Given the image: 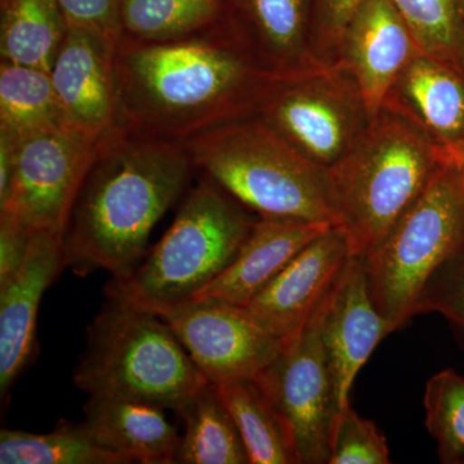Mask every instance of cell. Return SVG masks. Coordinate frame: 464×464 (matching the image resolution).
Masks as SVG:
<instances>
[{
	"instance_id": "obj_1",
	"label": "cell",
	"mask_w": 464,
	"mask_h": 464,
	"mask_svg": "<svg viewBox=\"0 0 464 464\" xmlns=\"http://www.w3.org/2000/svg\"><path fill=\"white\" fill-rule=\"evenodd\" d=\"M276 76L267 74L224 23L170 42L119 36L114 130L185 142L195 134L256 114Z\"/></svg>"
},
{
	"instance_id": "obj_2",
	"label": "cell",
	"mask_w": 464,
	"mask_h": 464,
	"mask_svg": "<svg viewBox=\"0 0 464 464\" xmlns=\"http://www.w3.org/2000/svg\"><path fill=\"white\" fill-rule=\"evenodd\" d=\"M195 170L183 142L118 130L101 137L61 237L66 267L102 268L112 277L133 270Z\"/></svg>"
},
{
	"instance_id": "obj_3",
	"label": "cell",
	"mask_w": 464,
	"mask_h": 464,
	"mask_svg": "<svg viewBox=\"0 0 464 464\" xmlns=\"http://www.w3.org/2000/svg\"><path fill=\"white\" fill-rule=\"evenodd\" d=\"M441 166L439 146L405 118L382 109L359 139L325 168L333 226L351 255L380 246Z\"/></svg>"
},
{
	"instance_id": "obj_4",
	"label": "cell",
	"mask_w": 464,
	"mask_h": 464,
	"mask_svg": "<svg viewBox=\"0 0 464 464\" xmlns=\"http://www.w3.org/2000/svg\"><path fill=\"white\" fill-rule=\"evenodd\" d=\"M105 295L88 328L75 386L90 398L133 400L177 413L209 382L157 314Z\"/></svg>"
},
{
	"instance_id": "obj_5",
	"label": "cell",
	"mask_w": 464,
	"mask_h": 464,
	"mask_svg": "<svg viewBox=\"0 0 464 464\" xmlns=\"http://www.w3.org/2000/svg\"><path fill=\"white\" fill-rule=\"evenodd\" d=\"M183 143L198 170L259 216L333 225L325 168L257 115L216 125Z\"/></svg>"
},
{
	"instance_id": "obj_6",
	"label": "cell",
	"mask_w": 464,
	"mask_h": 464,
	"mask_svg": "<svg viewBox=\"0 0 464 464\" xmlns=\"http://www.w3.org/2000/svg\"><path fill=\"white\" fill-rule=\"evenodd\" d=\"M204 176L142 265L112 277L105 295L159 314L195 297L237 257L256 219Z\"/></svg>"
},
{
	"instance_id": "obj_7",
	"label": "cell",
	"mask_w": 464,
	"mask_h": 464,
	"mask_svg": "<svg viewBox=\"0 0 464 464\" xmlns=\"http://www.w3.org/2000/svg\"><path fill=\"white\" fill-rule=\"evenodd\" d=\"M463 246L464 179L441 163L380 246L364 256L371 297L391 332L417 316L424 285Z\"/></svg>"
},
{
	"instance_id": "obj_8",
	"label": "cell",
	"mask_w": 464,
	"mask_h": 464,
	"mask_svg": "<svg viewBox=\"0 0 464 464\" xmlns=\"http://www.w3.org/2000/svg\"><path fill=\"white\" fill-rule=\"evenodd\" d=\"M256 115L323 168L337 161L372 121L359 85L340 63L275 79Z\"/></svg>"
},
{
	"instance_id": "obj_9",
	"label": "cell",
	"mask_w": 464,
	"mask_h": 464,
	"mask_svg": "<svg viewBox=\"0 0 464 464\" xmlns=\"http://www.w3.org/2000/svg\"><path fill=\"white\" fill-rule=\"evenodd\" d=\"M99 139L61 125L17 139L16 163L0 212L33 232L63 237Z\"/></svg>"
},
{
	"instance_id": "obj_10",
	"label": "cell",
	"mask_w": 464,
	"mask_h": 464,
	"mask_svg": "<svg viewBox=\"0 0 464 464\" xmlns=\"http://www.w3.org/2000/svg\"><path fill=\"white\" fill-rule=\"evenodd\" d=\"M295 438L299 464H329L331 433L341 411L328 357L308 323L256 378Z\"/></svg>"
},
{
	"instance_id": "obj_11",
	"label": "cell",
	"mask_w": 464,
	"mask_h": 464,
	"mask_svg": "<svg viewBox=\"0 0 464 464\" xmlns=\"http://www.w3.org/2000/svg\"><path fill=\"white\" fill-rule=\"evenodd\" d=\"M209 383L256 380L283 343L253 320L246 308L191 299L157 314Z\"/></svg>"
},
{
	"instance_id": "obj_12",
	"label": "cell",
	"mask_w": 464,
	"mask_h": 464,
	"mask_svg": "<svg viewBox=\"0 0 464 464\" xmlns=\"http://www.w3.org/2000/svg\"><path fill=\"white\" fill-rule=\"evenodd\" d=\"M308 323L315 326L325 350L342 411L350 406L360 369L392 333L371 297L364 256L350 258Z\"/></svg>"
},
{
	"instance_id": "obj_13",
	"label": "cell",
	"mask_w": 464,
	"mask_h": 464,
	"mask_svg": "<svg viewBox=\"0 0 464 464\" xmlns=\"http://www.w3.org/2000/svg\"><path fill=\"white\" fill-rule=\"evenodd\" d=\"M351 257L346 237L332 226L302 249L244 308L283 344L295 340Z\"/></svg>"
},
{
	"instance_id": "obj_14",
	"label": "cell",
	"mask_w": 464,
	"mask_h": 464,
	"mask_svg": "<svg viewBox=\"0 0 464 464\" xmlns=\"http://www.w3.org/2000/svg\"><path fill=\"white\" fill-rule=\"evenodd\" d=\"M116 41L97 30L67 27L51 69L63 124L94 139L115 128Z\"/></svg>"
},
{
	"instance_id": "obj_15",
	"label": "cell",
	"mask_w": 464,
	"mask_h": 464,
	"mask_svg": "<svg viewBox=\"0 0 464 464\" xmlns=\"http://www.w3.org/2000/svg\"><path fill=\"white\" fill-rule=\"evenodd\" d=\"M420 52L391 0H364L343 34L337 63L355 79L373 119L400 72Z\"/></svg>"
},
{
	"instance_id": "obj_16",
	"label": "cell",
	"mask_w": 464,
	"mask_h": 464,
	"mask_svg": "<svg viewBox=\"0 0 464 464\" xmlns=\"http://www.w3.org/2000/svg\"><path fill=\"white\" fill-rule=\"evenodd\" d=\"M61 237L34 232L25 265L0 289V396L3 401L29 365L36 344V320L45 290L65 270Z\"/></svg>"
},
{
	"instance_id": "obj_17",
	"label": "cell",
	"mask_w": 464,
	"mask_h": 464,
	"mask_svg": "<svg viewBox=\"0 0 464 464\" xmlns=\"http://www.w3.org/2000/svg\"><path fill=\"white\" fill-rule=\"evenodd\" d=\"M227 23L267 74L286 78L323 65L311 43L313 0H227Z\"/></svg>"
},
{
	"instance_id": "obj_18",
	"label": "cell",
	"mask_w": 464,
	"mask_h": 464,
	"mask_svg": "<svg viewBox=\"0 0 464 464\" xmlns=\"http://www.w3.org/2000/svg\"><path fill=\"white\" fill-rule=\"evenodd\" d=\"M332 226L325 222L259 217L234 261L192 299L248 306L302 249Z\"/></svg>"
},
{
	"instance_id": "obj_19",
	"label": "cell",
	"mask_w": 464,
	"mask_h": 464,
	"mask_svg": "<svg viewBox=\"0 0 464 464\" xmlns=\"http://www.w3.org/2000/svg\"><path fill=\"white\" fill-rule=\"evenodd\" d=\"M383 108L411 121L439 148L464 141V75L423 52L400 72Z\"/></svg>"
},
{
	"instance_id": "obj_20",
	"label": "cell",
	"mask_w": 464,
	"mask_h": 464,
	"mask_svg": "<svg viewBox=\"0 0 464 464\" xmlns=\"http://www.w3.org/2000/svg\"><path fill=\"white\" fill-rule=\"evenodd\" d=\"M85 420L93 438L128 463H176L179 438L164 409L133 400L90 398Z\"/></svg>"
},
{
	"instance_id": "obj_21",
	"label": "cell",
	"mask_w": 464,
	"mask_h": 464,
	"mask_svg": "<svg viewBox=\"0 0 464 464\" xmlns=\"http://www.w3.org/2000/svg\"><path fill=\"white\" fill-rule=\"evenodd\" d=\"M177 413L185 423L176 463L250 464L248 450L216 384L207 383Z\"/></svg>"
},
{
	"instance_id": "obj_22",
	"label": "cell",
	"mask_w": 464,
	"mask_h": 464,
	"mask_svg": "<svg viewBox=\"0 0 464 464\" xmlns=\"http://www.w3.org/2000/svg\"><path fill=\"white\" fill-rule=\"evenodd\" d=\"M66 30L57 0H0L2 63L51 72Z\"/></svg>"
},
{
	"instance_id": "obj_23",
	"label": "cell",
	"mask_w": 464,
	"mask_h": 464,
	"mask_svg": "<svg viewBox=\"0 0 464 464\" xmlns=\"http://www.w3.org/2000/svg\"><path fill=\"white\" fill-rule=\"evenodd\" d=\"M244 440L250 464H299L289 424L256 380L217 386Z\"/></svg>"
},
{
	"instance_id": "obj_24",
	"label": "cell",
	"mask_w": 464,
	"mask_h": 464,
	"mask_svg": "<svg viewBox=\"0 0 464 464\" xmlns=\"http://www.w3.org/2000/svg\"><path fill=\"white\" fill-rule=\"evenodd\" d=\"M227 18V0H121V35L170 42L198 35Z\"/></svg>"
},
{
	"instance_id": "obj_25",
	"label": "cell",
	"mask_w": 464,
	"mask_h": 464,
	"mask_svg": "<svg viewBox=\"0 0 464 464\" xmlns=\"http://www.w3.org/2000/svg\"><path fill=\"white\" fill-rule=\"evenodd\" d=\"M2 464H128L102 447L87 424L60 420L48 433L0 431Z\"/></svg>"
},
{
	"instance_id": "obj_26",
	"label": "cell",
	"mask_w": 464,
	"mask_h": 464,
	"mask_svg": "<svg viewBox=\"0 0 464 464\" xmlns=\"http://www.w3.org/2000/svg\"><path fill=\"white\" fill-rule=\"evenodd\" d=\"M63 124L51 72L0 63V128L16 139Z\"/></svg>"
},
{
	"instance_id": "obj_27",
	"label": "cell",
	"mask_w": 464,
	"mask_h": 464,
	"mask_svg": "<svg viewBox=\"0 0 464 464\" xmlns=\"http://www.w3.org/2000/svg\"><path fill=\"white\" fill-rule=\"evenodd\" d=\"M423 53L464 75L462 0H391Z\"/></svg>"
},
{
	"instance_id": "obj_28",
	"label": "cell",
	"mask_w": 464,
	"mask_h": 464,
	"mask_svg": "<svg viewBox=\"0 0 464 464\" xmlns=\"http://www.w3.org/2000/svg\"><path fill=\"white\" fill-rule=\"evenodd\" d=\"M424 409L440 462L464 464V377L454 369H445L430 378Z\"/></svg>"
},
{
	"instance_id": "obj_29",
	"label": "cell",
	"mask_w": 464,
	"mask_h": 464,
	"mask_svg": "<svg viewBox=\"0 0 464 464\" xmlns=\"http://www.w3.org/2000/svg\"><path fill=\"white\" fill-rule=\"evenodd\" d=\"M390 449L373 420H365L351 409L335 415L331 433L329 464H389Z\"/></svg>"
},
{
	"instance_id": "obj_30",
	"label": "cell",
	"mask_w": 464,
	"mask_h": 464,
	"mask_svg": "<svg viewBox=\"0 0 464 464\" xmlns=\"http://www.w3.org/2000/svg\"><path fill=\"white\" fill-rule=\"evenodd\" d=\"M440 314L464 347V246L436 268L418 301L415 315Z\"/></svg>"
},
{
	"instance_id": "obj_31",
	"label": "cell",
	"mask_w": 464,
	"mask_h": 464,
	"mask_svg": "<svg viewBox=\"0 0 464 464\" xmlns=\"http://www.w3.org/2000/svg\"><path fill=\"white\" fill-rule=\"evenodd\" d=\"M362 3L364 0H313L311 43L320 63H337L343 34Z\"/></svg>"
},
{
	"instance_id": "obj_32",
	"label": "cell",
	"mask_w": 464,
	"mask_h": 464,
	"mask_svg": "<svg viewBox=\"0 0 464 464\" xmlns=\"http://www.w3.org/2000/svg\"><path fill=\"white\" fill-rule=\"evenodd\" d=\"M67 27H84L119 38L121 0H57Z\"/></svg>"
},
{
	"instance_id": "obj_33",
	"label": "cell",
	"mask_w": 464,
	"mask_h": 464,
	"mask_svg": "<svg viewBox=\"0 0 464 464\" xmlns=\"http://www.w3.org/2000/svg\"><path fill=\"white\" fill-rule=\"evenodd\" d=\"M34 232L16 217L0 212V289L25 265Z\"/></svg>"
},
{
	"instance_id": "obj_34",
	"label": "cell",
	"mask_w": 464,
	"mask_h": 464,
	"mask_svg": "<svg viewBox=\"0 0 464 464\" xmlns=\"http://www.w3.org/2000/svg\"><path fill=\"white\" fill-rule=\"evenodd\" d=\"M16 137L5 128H0V204L8 197L16 163Z\"/></svg>"
},
{
	"instance_id": "obj_35",
	"label": "cell",
	"mask_w": 464,
	"mask_h": 464,
	"mask_svg": "<svg viewBox=\"0 0 464 464\" xmlns=\"http://www.w3.org/2000/svg\"><path fill=\"white\" fill-rule=\"evenodd\" d=\"M441 163H449L457 168L464 179V141L449 148H439Z\"/></svg>"
},
{
	"instance_id": "obj_36",
	"label": "cell",
	"mask_w": 464,
	"mask_h": 464,
	"mask_svg": "<svg viewBox=\"0 0 464 464\" xmlns=\"http://www.w3.org/2000/svg\"><path fill=\"white\" fill-rule=\"evenodd\" d=\"M462 3H463V9H464V0H462Z\"/></svg>"
}]
</instances>
